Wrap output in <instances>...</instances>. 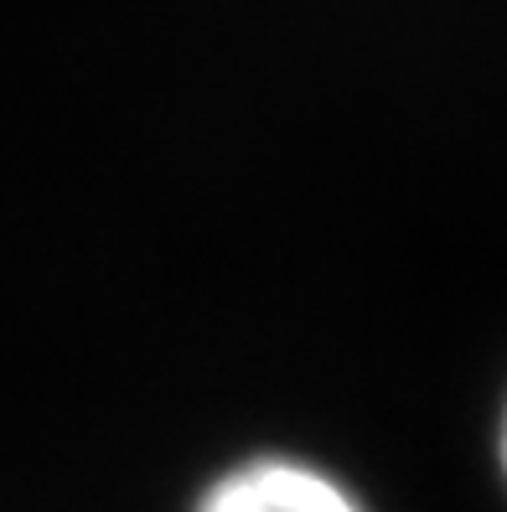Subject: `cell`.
Segmentation results:
<instances>
[{
  "label": "cell",
  "instance_id": "cell-1",
  "mask_svg": "<svg viewBox=\"0 0 507 512\" xmlns=\"http://www.w3.org/2000/svg\"><path fill=\"white\" fill-rule=\"evenodd\" d=\"M187 512H378L368 492L311 450H244L192 492Z\"/></svg>",
  "mask_w": 507,
  "mask_h": 512
},
{
  "label": "cell",
  "instance_id": "cell-2",
  "mask_svg": "<svg viewBox=\"0 0 507 512\" xmlns=\"http://www.w3.org/2000/svg\"><path fill=\"white\" fill-rule=\"evenodd\" d=\"M492 471H497V487L507 497V388H502L497 414H492Z\"/></svg>",
  "mask_w": 507,
  "mask_h": 512
}]
</instances>
